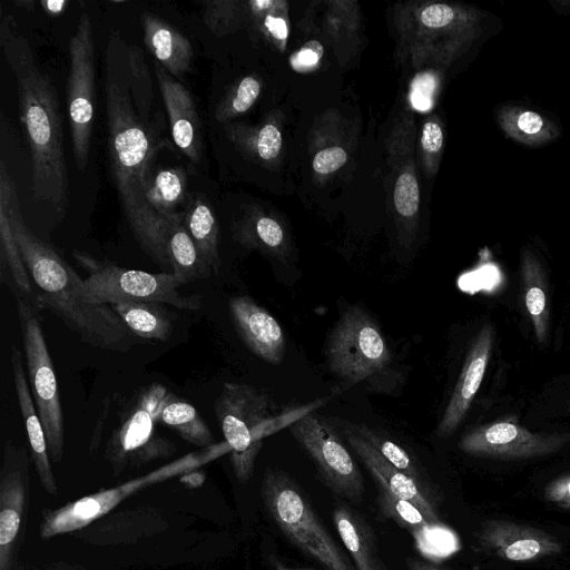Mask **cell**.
<instances>
[{"instance_id": "cell-1", "label": "cell", "mask_w": 570, "mask_h": 570, "mask_svg": "<svg viewBox=\"0 0 570 570\" xmlns=\"http://www.w3.org/2000/svg\"><path fill=\"white\" fill-rule=\"evenodd\" d=\"M126 43L116 31L108 47L105 80L110 167L129 226L142 250L161 268L170 269L164 228L145 199L149 166L155 154L150 136L137 115L129 89Z\"/></svg>"}, {"instance_id": "cell-2", "label": "cell", "mask_w": 570, "mask_h": 570, "mask_svg": "<svg viewBox=\"0 0 570 570\" xmlns=\"http://www.w3.org/2000/svg\"><path fill=\"white\" fill-rule=\"evenodd\" d=\"M0 191L7 198L12 230L36 286V306L55 314L85 344L105 351H130L137 337L122 320L110 305L89 302L83 278L23 222L16 185L3 160L0 165Z\"/></svg>"}, {"instance_id": "cell-3", "label": "cell", "mask_w": 570, "mask_h": 570, "mask_svg": "<svg viewBox=\"0 0 570 570\" xmlns=\"http://www.w3.org/2000/svg\"><path fill=\"white\" fill-rule=\"evenodd\" d=\"M0 42L17 82L20 119L31 155L32 195L63 209L68 200V174L56 88L37 67L27 39L11 17H2Z\"/></svg>"}, {"instance_id": "cell-4", "label": "cell", "mask_w": 570, "mask_h": 570, "mask_svg": "<svg viewBox=\"0 0 570 570\" xmlns=\"http://www.w3.org/2000/svg\"><path fill=\"white\" fill-rule=\"evenodd\" d=\"M324 402L326 399L281 410L262 389L245 383H224L214 409L237 480L245 483L250 479L266 436L288 428Z\"/></svg>"}, {"instance_id": "cell-5", "label": "cell", "mask_w": 570, "mask_h": 570, "mask_svg": "<svg viewBox=\"0 0 570 570\" xmlns=\"http://www.w3.org/2000/svg\"><path fill=\"white\" fill-rule=\"evenodd\" d=\"M324 353L331 373L345 389L361 384L391 394L403 381L379 323L360 305H350L340 314Z\"/></svg>"}, {"instance_id": "cell-6", "label": "cell", "mask_w": 570, "mask_h": 570, "mask_svg": "<svg viewBox=\"0 0 570 570\" xmlns=\"http://www.w3.org/2000/svg\"><path fill=\"white\" fill-rule=\"evenodd\" d=\"M262 495L272 519L303 552L328 570H356L323 527L302 489L286 473L267 469Z\"/></svg>"}, {"instance_id": "cell-7", "label": "cell", "mask_w": 570, "mask_h": 570, "mask_svg": "<svg viewBox=\"0 0 570 570\" xmlns=\"http://www.w3.org/2000/svg\"><path fill=\"white\" fill-rule=\"evenodd\" d=\"M72 256L82 268L85 293L89 302L111 304L120 301H142L168 304L181 309L196 311L203 305L200 295H183V284L171 272L148 273L120 267L107 259L73 250Z\"/></svg>"}, {"instance_id": "cell-8", "label": "cell", "mask_w": 570, "mask_h": 570, "mask_svg": "<svg viewBox=\"0 0 570 570\" xmlns=\"http://www.w3.org/2000/svg\"><path fill=\"white\" fill-rule=\"evenodd\" d=\"M16 306L31 395L45 429L50 458L59 463L65 450V424L53 363L38 307L26 299H17Z\"/></svg>"}, {"instance_id": "cell-9", "label": "cell", "mask_w": 570, "mask_h": 570, "mask_svg": "<svg viewBox=\"0 0 570 570\" xmlns=\"http://www.w3.org/2000/svg\"><path fill=\"white\" fill-rule=\"evenodd\" d=\"M69 76L67 108L75 161L78 169L87 166L95 98V50L91 18L83 11L68 43Z\"/></svg>"}, {"instance_id": "cell-10", "label": "cell", "mask_w": 570, "mask_h": 570, "mask_svg": "<svg viewBox=\"0 0 570 570\" xmlns=\"http://www.w3.org/2000/svg\"><path fill=\"white\" fill-rule=\"evenodd\" d=\"M288 430L333 492L355 502L362 499L363 475L331 423L312 411L294 421Z\"/></svg>"}, {"instance_id": "cell-11", "label": "cell", "mask_w": 570, "mask_h": 570, "mask_svg": "<svg viewBox=\"0 0 570 570\" xmlns=\"http://www.w3.org/2000/svg\"><path fill=\"white\" fill-rule=\"evenodd\" d=\"M198 462V458L188 455L170 465L163 466L157 471L127 481L118 487L79 498L57 509H46L42 511L40 537L41 539H49L80 531L98 519L106 517L130 494L147 485L171 478L179 472H187L197 465Z\"/></svg>"}, {"instance_id": "cell-12", "label": "cell", "mask_w": 570, "mask_h": 570, "mask_svg": "<svg viewBox=\"0 0 570 570\" xmlns=\"http://www.w3.org/2000/svg\"><path fill=\"white\" fill-rule=\"evenodd\" d=\"M165 392L163 385L149 386L112 433L106 455L115 475H119L128 465L138 466L176 452V445L166 438L157 436L154 430L156 407Z\"/></svg>"}, {"instance_id": "cell-13", "label": "cell", "mask_w": 570, "mask_h": 570, "mask_svg": "<svg viewBox=\"0 0 570 570\" xmlns=\"http://www.w3.org/2000/svg\"><path fill=\"white\" fill-rule=\"evenodd\" d=\"M29 494V455L7 440L0 470V570H10L22 535Z\"/></svg>"}, {"instance_id": "cell-14", "label": "cell", "mask_w": 570, "mask_h": 570, "mask_svg": "<svg viewBox=\"0 0 570 570\" xmlns=\"http://www.w3.org/2000/svg\"><path fill=\"white\" fill-rule=\"evenodd\" d=\"M228 311L234 327L247 348L261 360L279 365L285 356L286 340L276 318L245 295L230 297Z\"/></svg>"}, {"instance_id": "cell-15", "label": "cell", "mask_w": 570, "mask_h": 570, "mask_svg": "<svg viewBox=\"0 0 570 570\" xmlns=\"http://www.w3.org/2000/svg\"><path fill=\"white\" fill-rule=\"evenodd\" d=\"M337 425L346 443L371 473L379 488L414 503L430 523H440L433 493L385 460L365 440L353 432L344 421H340Z\"/></svg>"}, {"instance_id": "cell-16", "label": "cell", "mask_w": 570, "mask_h": 570, "mask_svg": "<svg viewBox=\"0 0 570 570\" xmlns=\"http://www.w3.org/2000/svg\"><path fill=\"white\" fill-rule=\"evenodd\" d=\"M557 444V440L533 434L517 424L499 422L466 433L459 446L473 455L519 459L550 452Z\"/></svg>"}, {"instance_id": "cell-17", "label": "cell", "mask_w": 570, "mask_h": 570, "mask_svg": "<svg viewBox=\"0 0 570 570\" xmlns=\"http://www.w3.org/2000/svg\"><path fill=\"white\" fill-rule=\"evenodd\" d=\"M155 75L176 147L190 161L199 163L203 151L202 132L193 96L178 79L157 62Z\"/></svg>"}, {"instance_id": "cell-18", "label": "cell", "mask_w": 570, "mask_h": 570, "mask_svg": "<svg viewBox=\"0 0 570 570\" xmlns=\"http://www.w3.org/2000/svg\"><path fill=\"white\" fill-rule=\"evenodd\" d=\"M491 346L492 330L484 326L469 350L459 380L439 422L436 433L440 438L453 434L464 419L482 383Z\"/></svg>"}, {"instance_id": "cell-19", "label": "cell", "mask_w": 570, "mask_h": 570, "mask_svg": "<svg viewBox=\"0 0 570 570\" xmlns=\"http://www.w3.org/2000/svg\"><path fill=\"white\" fill-rule=\"evenodd\" d=\"M10 363L14 390L30 446V454L38 478L47 493L57 495L58 487L50 462L51 458L45 429L31 395L22 354L14 345L11 347Z\"/></svg>"}, {"instance_id": "cell-20", "label": "cell", "mask_w": 570, "mask_h": 570, "mask_svg": "<svg viewBox=\"0 0 570 570\" xmlns=\"http://www.w3.org/2000/svg\"><path fill=\"white\" fill-rule=\"evenodd\" d=\"M484 544L510 561H530L561 550L551 535L510 522L495 521L482 533Z\"/></svg>"}, {"instance_id": "cell-21", "label": "cell", "mask_w": 570, "mask_h": 570, "mask_svg": "<svg viewBox=\"0 0 570 570\" xmlns=\"http://www.w3.org/2000/svg\"><path fill=\"white\" fill-rule=\"evenodd\" d=\"M140 21L145 46L156 62L176 79H181L189 72L194 58L189 39L154 13L144 12Z\"/></svg>"}, {"instance_id": "cell-22", "label": "cell", "mask_w": 570, "mask_h": 570, "mask_svg": "<svg viewBox=\"0 0 570 570\" xmlns=\"http://www.w3.org/2000/svg\"><path fill=\"white\" fill-rule=\"evenodd\" d=\"M0 279L14 296L35 304V288L20 254L9 214L8 202L0 191ZM36 305V304H35Z\"/></svg>"}, {"instance_id": "cell-23", "label": "cell", "mask_w": 570, "mask_h": 570, "mask_svg": "<svg viewBox=\"0 0 570 570\" xmlns=\"http://www.w3.org/2000/svg\"><path fill=\"white\" fill-rule=\"evenodd\" d=\"M165 218L164 239L171 264V273L184 285L209 277L213 272L203 262L198 250L183 224V214Z\"/></svg>"}, {"instance_id": "cell-24", "label": "cell", "mask_w": 570, "mask_h": 570, "mask_svg": "<svg viewBox=\"0 0 570 570\" xmlns=\"http://www.w3.org/2000/svg\"><path fill=\"white\" fill-rule=\"evenodd\" d=\"M333 521L356 570H384L371 529L358 514L338 505L333 511Z\"/></svg>"}, {"instance_id": "cell-25", "label": "cell", "mask_w": 570, "mask_h": 570, "mask_svg": "<svg viewBox=\"0 0 570 570\" xmlns=\"http://www.w3.org/2000/svg\"><path fill=\"white\" fill-rule=\"evenodd\" d=\"M109 305L136 337L165 342L171 336L174 317L161 303L120 301Z\"/></svg>"}, {"instance_id": "cell-26", "label": "cell", "mask_w": 570, "mask_h": 570, "mask_svg": "<svg viewBox=\"0 0 570 570\" xmlns=\"http://www.w3.org/2000/svg\"><path fill=\"white\" fill-rule=\"evenodd\" d=\"M155 419L190 444L207 448L214 443L213 434L198 411L167 390L157 404Z\"/></svg>"}, {"instance_id": "cell-27", "label": "cell", "mask_w": 570, "mask_h": 570, "mask_svg": "<svg viewBox=\"0 0 570 570\" xmlns=\"http://www.w3.org/2000/svg\"><path fill=\"white\" fill-rule=\"evenodd\" d=\"M181 214L183 224L200 258L217 274L222 263L218 253V223L214 212L204 198L195 196Z\"/></svg>"}, {"instance_id": "cell-28", "label": "cell", "mask_w": 570, "mask_h": 570, "mask_svg": "<svg viewBox=\"0 0 570 570\" xmlns=\"http://www.w3.org/2000/svg\"><path fill=\"white\" fill-rule=\"evenodd\" d=\"M148 206L160 217L176 214L188 197V174L183 167H167L149 175L145 187Z\"/></svg>"}, {"instance_id": "cell-29", "label": "cell", "mask_w": 570, "mask_h": 570, "mask_svg": "<svg viewBox=\"0 0 570 570\" xmlns=\"http://www.w3.org/2000/svg\"><path fill=\"white\" fill-rule=\"evenodd\" d=\"M498 120L504 134L528 146L547 144L558 136L557 127L542 115L518 106L500 109Z\"/></svg>"}, {"instance_id": "cell-30", "label": "cell", "mask_w": 570, "mask_h": 570, "mask_svg": "<svg viewBox=\"0 0 570 570\" xmlns=\"http://www.w3.org/2000/svg\"><path fill=\"white\" fill-rule=\"evenodd\" d=\"M344 422L353 432L375 449L385 460L400 471L414 479L422 488L434 494L426 474L407 450L401 446L397 442L387 438V435L380 430L370 428L365 424Z\"/></svg>"}, {"instance_id": "cell-31", "label": "cell", "mask_w": 570, "mask_h": 570, "mask_svg": "<svg viewBox=\"0 0 570 570\" xmlns=\"http://www.w3.org/2000/svg\"><path fill=\"white\" fill-rule=\"evenodd\" d=\"M127 70L130 94L139 118H146L153 100L150 78L144 56L136 46H127Z\"/></svg>"}, {"instance_id": "cell-32", "label": "cell", "mask_w": 570, "mask_h": 570, "mask_svg": "<svg viewBox=\"0 0 570 570\" xmlns=\"http://www.w3.org/2000/svg\"><path fill=\"white\" fill-rule=\"evenodd\" d=\"M377 502L382 513L386 518L392 519L411 533L430 524L422 511L414 503L396 497L382 488H379Z\"/></svg>"}, {"instance_id": "cell-33", "label": "cell", "mask_w": 570, "mask_h": 570, "mask_svg": "<svg viewBox=\"0 0 570 570\" xmlns=\"http://www.w3.org/2000/svg\"><path fill=\"white\" fill-rule=\"evenodd\" d=\"M259 92L261 83L256 78L252 76L243 78L233 89V92L218 104L215 111L216 119L223 121L247 111L257 99Z\"/></svg>"}, {"instance_id": "cell-34", "label": "cell", "mask_w": 570, "mask_h": 570, "mask_svg": "<svg viewBox=\"0 0 570 570\" xmlns=\"http://www.w3.org/2000/svg\"><path fill=\"white\" fill-rule=\"evenodd\" d=\"M417 550L429 559H440L452 550V534L441 523H430L412 532Z\"/></svg>"}, {"instance_id": "cell-35", "label": "cell", "mask_w": 570, "mask_h": 570, "mask_svg": "<svg viewBox=\"0 0 570 570\" xmlns=\"http://www.w3.org/2000/svg\"><path fill=\"white\" fill-rule=\"evenodd\" d=\"M419 185L416 178L410 174H402L394 188V204L402 216H412L419 208Z\"/></svg>"}, {"instance_id": "cell-36", "label": "cell", "mask_w": 570, "mask_h": 570, "mask_svg": "<svg viewBox=\"0 0 570 570\" xmlns=\"http://www.w3.org/2000/svg\"><path fill=\"white\" fill-rule=\"evenodd\" d=\"M254 236L248 243H261L271 250H281L284 242V233L282 227L269 217H261L256 220Z\"/></svg>"}, {"instance_id": "cell-37", "label": "cell", "mask_w": 570, "mask_h": 570, "mask_svg": "<svg viewBox=\"0 0 570 570\" xmlns=\"http://www.w3.org/2000/svg\"><path fill=\"white\" fill-rule=\"evenodd\" d=\"M525 306L535 325L540 340L544 335L547 297L544 291L535 284L530 285L525 292Z\"/></svg>"}, {"instance_id": "cell-38", "label": "cell", "mask_w": 570, "mask_h": 570, "mask_svg": "<svg viewBox=\"0 0 570 570\" xmlns=\"http://www.w3.org/2000/svg\"><path fill=\"white\" fill-rule=\"evenodd\" d=\"M435 88V79L430 73H421L415 77L411 86L410 99L412 106L421 111L428 110L432 105V96Z\"/></svg>"}, {"instance_id": "cell-39", "label": "cell", "mask_w": 570, "mask_h": 570, "mask_svg": "<svg viewBox=\"0 0 570 570\" xmlns=\"http://www.w3.org/2000/svg\"><path fill=\"white\" fill-rule=\"evenodd\" d=\"M281 146L282 136L279 130L272 124L263 126L255 141L258 156L264 160H272L278 155Z\"/></svg>"}, {"instance_id": "cell-40", "label": "cell", "mask_w": 570, "mask_h": 570, "mask_svg": "<svg viewBox=\"0 0 570 570\" xmlns=\"http://www.w3.org/2000/svg\"><path fill=\"white\" fill-rule=\"evenodd\" d=\"M347 159L346 151L337 146L328 147L316 154L313 168L318 174H330L341 168Z\"/></svg>"}, {"instance_id": "cell-41", "label": "cell", "mask_w": 570, "mask_h": 570, "mask_svg": "<svg viewBox=\"0 0 570 570\" xmlns=\"http://www.w3.org/2000/svg\"><path fill=\"white\" fill-rule=\"evenodd\" d=\"M455 10L443 3L429 6L421 13V21L429 28H443L454 21Z\"/></svg>"}, {"instance_id": "cell-42", "label": "cell", "mask_w": 570, "mask_h": 570, "mask_svg": "<svg viewBox=\"0 0 570 570\" xmlns=\"http://www.w3.org/2000/svg\"><path fill=\"white\" fill-rule=\"evenodd\" d=\"M323 56V47L318 41H308L291 58L295 70L306 71L313 69Z\"/></svg>"}, {"instance_id": "cell-43", "label": "cell", "mask_w": 570, "mask_h": 570, "mask_svg": "<svg viewBox=\"0 0 570 570\" xmlns=\"http://www.w3.org/2000/svg\"><path fill=\"white\" fill-rule=\"evenodd\" d=\"M422 147L428 153H438L443 145V131L439 124L428 122L422 129Z\"/></svg>"}, {"instance_id": "cell-44", "label": "cell", "mask_w": 570, "mask_h": 570, "mask_svg": "<svg viewBox=\"0 0 570 570\" xmlns=\"http://www.w3.org/2000/svg\"><path fill=\"white\" fill-rule=\"evenodd\" d=\"M265 27L277 39H285L287 37L286 22L281 18L268 16L265 19Z\"/></svg>"}, {"instance_id": "cell-45", "label": "cell", "mask_w": 570, "mask_h": 570, "mask_svg": "<svg viewBox=\"0 0 570 570\" xmlns=\"http://www.w3.org/2000/svg\"><path fill=\"white\" fill-rule=\"evenodd\" d=\"M42 10L49 16H59L66 11L69 6L67 0H41L39 2Z\"/></svg>"}, {"instance_id": "cell-46", "label": "cell", "mask_w": 570, "mask_h": 570, "mask_svg": "<svg viewBox=\"0 0 570 570\" xmlns=\"http://www.w3.org/2000/svg\"><path fill=\"white\" fill-rule=\"evenodd\" d=\"M204 474L199 473L198 471L193 473H186L185 476H183L180 480L181 482H185L189 487H198L204 482Z\"/></svg>"}, {"instance_id": "cell-47", "label": "cell", "mask_w": 570, "mask_h": 570, "mask_svg": "<svg viewBox=\"0 0 570 570\" xmlns=\"http://www.w3.org/2000/svg\"><path fill=\"white\" fill-rule=\"evenodd\" d=\"M14 3L18 7H21V8L27 9V10H33L35 7H36V2L32 1V0H19V1H14Z\"/></svg>"}, {"instance_id": "cell-48", "label": "cell", "mask_w": 570, "mask_h": 570, "mask_svg": "<svg viewBox=\"0 0 570 570\" xmlns=\"http://www.w3.org/2000/svg\"><path fill=\"white\" fill-rule=\"evenodd\" d=\"M411 570H438L431 566L421 563V562H414L411 567Z\"/></svg>"}, {"instance_id": "cell-49", "label": "cell", "mask_w": 570, "mask_h": 570, "mask_svg": "<svg viewBox=\"0 0 570 570\" xmlns=\"http://www.w3.org/2000/svg\"><path fill=\"white\" fill-rule=\"evenodd\" d=\"M275 570H312V569H294V568L285 567L284 564H282L279 562H276Z\"/></svg>"}, {"instance_id": "cell-50", "label": "cell", "mask_w": 570, "mask_h": 570, "mask_svg": "<svg viewBox=\"0 0 570 570\" xmlns=\"http://www.w3.org/2000/svg\"><path fill=\"white\" fill-rule=\"evenodd\" d=\"M564 492H566V493H564V494H562V495H560V497H561V498H566V497L570 498V481L566 484V487H564ZM558 498H559V497H558Z\"/></svg>"}, {"instance_id": "cell-51", "label": "cell", "mask_w": 570, "mask_h": 570, "mask_svg": "<svg viewBox=\"0 0 570 570\" xmlns=\"http://www.w3.org/2000/svg\"><path fill=\"white\" fill-rule=\"evenodd\" d=\"M47 570H76V569H73L72 567H66L65 564H62V568H60V569L55 568V569H47Z\"/></svg>"}]
</instances>
